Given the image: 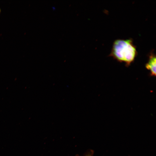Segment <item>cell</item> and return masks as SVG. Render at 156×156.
I'll use <instances>...</instances> for the list:
<instances>
[{
  "instance_id": "1",
  "label": "cell",
  "mask_w": 156,
  "mask_h": 156,
  "mask_svg": "<svg viewBox=\"0 0 156 156\" xmlns=\"http://www.w3.org/2000/svg\"><path fill=\"white\" fill-rule=\"evenodd\" d=\"M137 53L132 39H118L113 42L109 55L128 67L134 61Z\"/></svg>"
},
{
  "instance_id": "2",
  "label": "cell",
  "mask_w": 156,
  "mask_h": 156,
  "mask_svg": "<svg viewBox=\"0 0 156 156\" xmlns=\"http://www.w3.org/2000/svg\"><path fill=\"white\" fill-rule=\"evenodd\" d=\"M156 60L155 55L153 53H151L145 67L149 70L150 75L151 76H156Z\"/></svg>"
},
{
  "instance_id": "3",
  "label": "cell",
  "mask_w": 156,
  "mask_h": 156,
  "mask_svg": "<svg viewBox=\"0 0 156 156\" xmlns=\"http://www.w3.org/2000/svg\"><path fill=\"white\" fill-rule=\"evenodd\" d=\"M93 152L92 151H91L88 153L86 156H93Z\"/></svg>"
},
{
  "instance_id": "4",
  "label": "cell",
  "mask_w": 156,
  "mask_h": 156,
  "mask_svg": "<svg viewBox=\"0 0 156 156\" xmlns=\"http://www.w3.org/2000/svg\"><path fill=\"white\" fill-rule=\"evenodd\" d=\"M1 9L0 8V14L1 13Z\"/></svg>"
},
{
  "instance_id": "5",
  "label": "cell",
  "mask_w": 156,
  "mask_h": 156,
  "mask_svg": "<svg viewBox=\"0 0 156 156\" xmlns=\"http://www.w3.org/2000/svg\"><path fill=\"white\" fill-rule=\"evenodd\" d=\"M76 156H79V155H77Z\"/></svg>"
}]
</instances>
